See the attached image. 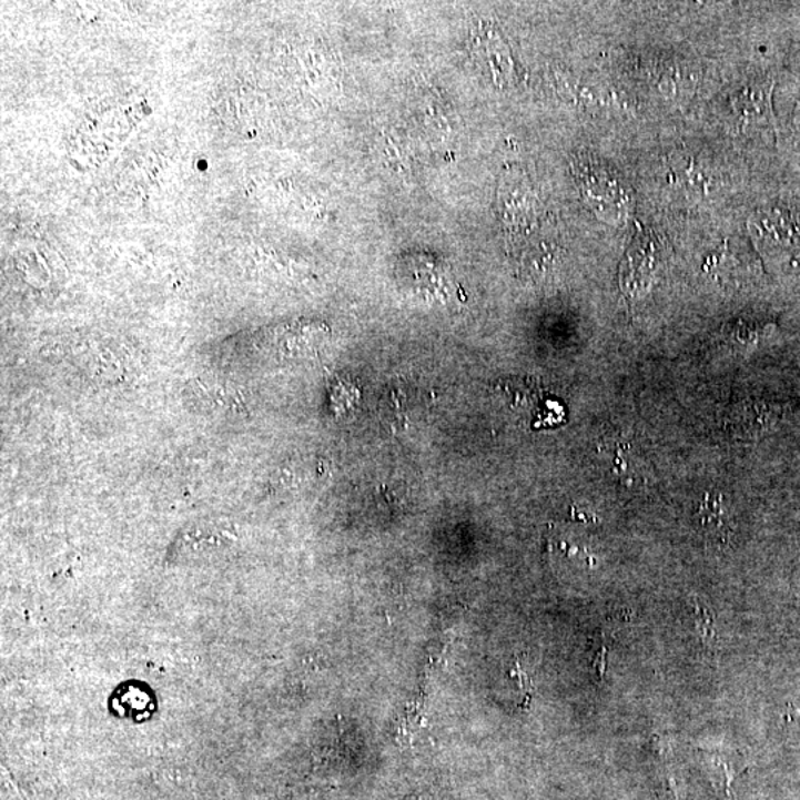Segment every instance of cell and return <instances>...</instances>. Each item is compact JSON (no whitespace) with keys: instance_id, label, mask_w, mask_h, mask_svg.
Masks as SVG:
<instances>
[{"instance_id":"obj_7","label":"cell","mask_w":800,"mask_h":800,"mask_svg":"<svg viewBox=\"0 0 800 800\" xmlns=\"http://www.w3.org/2000/svg\"><path fill=\"white\" fill-rule=\"evenodd\" d=\"M736 414L737 418L733 419V423L741 432H746V435L769 428L773 422L772 411L760 404H745L736 411Z\"/></svg>"},{"instance_id":"obj_8","label":"cell","mask_w":800,"mask_h":800,"mask_svg":"<svg viewBox=\"0 0 800 800\" xmlns=\"http://www.w3.org/2000/svg\"><path fill=\"white\" fill-rule=\"evenodd\" d=\"M196 384L199 386V391L203 392V396L207 397L211 402H214V404L220 405V408L233 409L234 405H236L239 397L234 395L232 388L221 386V384H202L199 379Z\"/></svg>"},{"instance_id":"obj_3","label":"cell","mask_w":800,"mask_h":800,"mask_svg":"<svg viewBox=\"0 0 800 800\" xmlns=\"http://www.w3.org/2000/svg\"><path fill=\"white\" fill-rule=\"evenodd\" d=\"M666 245L654 232L640 234L627 254V280L647 281L665 260Z\"/></svg>"},{"instance_id":"obj_5","label":"cell","mask_w":800,"mask_h":800,"mask_svg":"<svg viewBox=\"0 0 800 800\" xmlns=\"http://www.w3.org/2000/svg\"><path fill=\"white\" fill-rule=\"evenodd\" d=\"M772 82L747 88L737 101V109L745 122L767 123L773 128L771 105Z\"/></svg>"},{"instance_id":"obj_10","label":"cell","mask_w":800,"mask_h":800,"mask_svg":"<svg viewBox=\"0 0 800 800\" xmlns=\"http://www.w3.org/2000/svg\"><path fill=\"white\" fill-rule=\"evenodd\" d=\"M605 656H607V645L602 642L594 660V669L596 670V674H598L600 679L604 678L605 666H607V662H605Z\"/></svg>"},{"instance_id":"obj_4","label":"cell","mask_w":800,"mask_h":800,"mask_svg":"<svg viewBox=\"0 0 800 800\" xmlns=\"http://www.w3.org/2000/svg\"><path fill=\"white\" fill-rule=\"evenodd\" d=\"M697 520L707 540L718 543L719 546L727 545L731 528L722 495L707 493L697 508Z\"/></svg>"},{"instance_id":"obj_1","label":"cell","mask_w":800,"mask_h":800,"mask_svg":"<svg viewBox=\"0 0 800 800\" xmlns=\"http://www.w3.org/2000/svg\"><path fill=\"white\" fill-rule=\"evenodd\" d=\"M573 172L583 198L596 214L616 223L629 215V194L604 163L591 158H578L573 162Z\"/></svg>"},{"instance_id":"obj_2","label":"cell","mask_w":800,"mask_h":800,"mask_svg":"<svg viewBox=\"0 0 800 800\" xmlns=\"http://www.w3.org/2000/svg\"><path fill=\"white\" fill-rule=\"evenodd\" d=\"M751 233L760 250L776 260L794 261L800 256V227L789 210L772 207L756 214Z\"/></svg>"},{"instance_id":"obj_6","label":"cell","mask_w":800,"mask_h":800,"mask_svg":"<svg viewBox=\"0 0 800 800\" xmlns=\"http://www.w3.org/2000/svg\"><path fill=\"white\" fill-rule=\"evenodd\" d=\"M693 626L702 648L709 654H715L716 645H718V635H716L715 616L711 609L707 607L705 600L692 596L691 598Z\"/></svg>"},{"instance_id":"obj_9","label":"cell","mask_w":800,"mask_h":800,"mask_svg":"<svg viewBox=\"0 0 800 800\" xmlns=\"http://www.w3.org/2000/svg\"><path fill=\"white\" fill-rule=\"evenodd\" d=\"M648 746L657 759H666L671 753L670 737L661 736V733H654L652 737H649Z\"/></svg>"}]
</instances>
